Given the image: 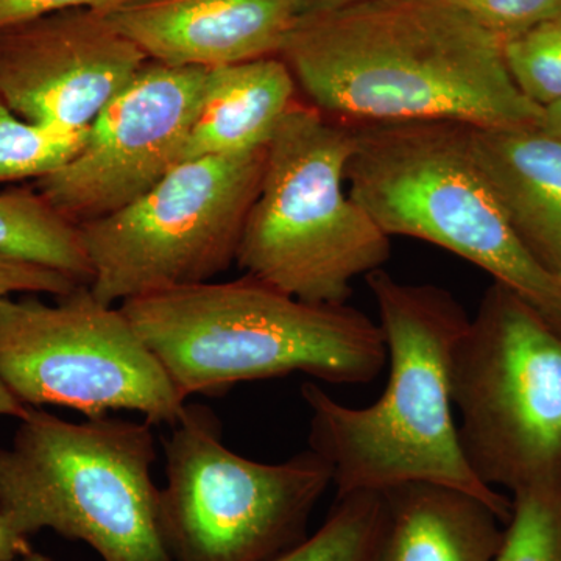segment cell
Here are the masks:
<instances>
[{"mask_svg": "<svg viewBox=\"0 0 561 561\" xmlns=\"http://www.w3.org/2000/svg\"><path fill=\"white\" fill-rule=\"evenodd\" d=\"M278 57L306 103L351 125L542 121L512 80L502 39L449 0H362L305 13Z\"/></svg>", "mask_w": 561, "mask_h": 561, "instance_id": "1", "label": "cell"}, {"mask_svg": "<svg viewBox=\"0 0 561 561\" xmlns=\"http://www.w3.org/2000/svg\"><path fill=\"white\" fill-rule=\"evenodd\" d=\"M365 279L378 308L389 381L367 408H351L317 383H302L309 449L331 468L337 497L437 483L474 494L507 523L511 496L471 470L454 415V350L470 316L443 287L401 283L383 268Z\"/></svg>", "mask_w": 561, "mask_h": 561, "instance_id": "2", "label": "cell"}, {"mask_svg": "<svg viewBox=\"0 0 561 561\" xmlns=\"http://www.w3.org/2000/svg\"><path fill=\"white\" fill-rule=\"evenodd\" d=\"M121 309L184 401L294 373L368 383L387 364L367 313L301 301L249 275L154 291Z\"/></svg>", "mask_w": 561, "mask_h": 561, "instance_id": "3", "label": "cell"}, {"mask_svg": "<svg viewBox=\"0 0 561 561\" xmlns=\"http://www.w3.org/2000/svg\"><path fill=\"white\" fill-rule=\"evenodd\" d=\"M350 195L389 238L419 239L489 273L561 328V278L531 256L476 160L471 125H354Z\"/></svg>", "mask_w": 561, "mask_h": 561, "instance_id": "4", "label": "cell"}, {"mask_svg": "<svg viewBox=\"0 0 561 561\" xmlns=\"http://www.w3.org/2000/svg\"><path fill=\"white\" fill-rule=\"evenodd\" d=\"M18 421L0 445V511L21 534L57 531L102 561H171L151 424L110 415L73 423L41 408Z\"/></svg>", "mask_w": 561, "mask_h": 561, "instance_id": "5", "label": "cell"}, {"mask_svg": "<svg viewBox=\"0 0 561 561\" xmlns=\"http://www.w3.org/2000/svg\"><path fill=\"white\" fill-rule=\"evenodd\" d=\"M356 128L298 101L267 146L236 265L301 301L346 305L390 260L389 236L345 191Z\"/></svg>", "mask_w": 561, "mask_h": 561, "instance_id": "6", "label": "cell"}, {"mask_svg": "<svg viewBox=\"0 0 561 561\" xmlns=\"http://www.w3.org/2000/svg\"><path fill=\"white\" fill-rule=\"evenodd\" d=\"M461 449L485 485L561 483V328L493 283L453 357Z\"/></svg>", "mask_w": 561, "mask_h": 561, "instance_id": "7", "label": "cell"}, {"mask_svg": "<svg viewBox=\"0 0 561 561\" xmlns=\"http://www.w3.org/2000/svg\"><path fill=\"white\" fill-rule=\"evenodd\" d=\"M162 540L171 561H272L306 535L332 485L308 451L262 463L231 451L213 411L186 404L164 438Z\"/></svg>", "mask_w": 561, "mask_h": 561, "instance_id": "8", "label": "cell"}, {"mask_svg": "<svg viewBox=\"0 0 561 561\" xmlns=\"http://www.w3.org/2000/svg\"><path fill=\"white\" fill-rule=\"evenodd\" d=\"M265 149L181 161L149 192L80 225L90 289L105 305L209 283L238 260Z\"/></svg>", "mask_w": 561, "mask_h": 561, "instance_id": "9", "label": "cell"}, {"mask_svg": "<svg viewBox=\"0 0 561 561\" xmlns=\"http://www.w3.org/2000/svg\"><path fill=\"white\" fill-rule=\"evenodd\" d=\"M0 382L27 408L131 411L151 426H173L187 404L121 306L87 284L55 302L0 300Z\"/></svg>", "mask_w": 561, "mask_h": 561, "instance_id": "10", "label": "cell"}, {"mask_svg": "<svg viewBox=\"0 0 561 561\" xmlns=\"http://www.w3.org/2000/svg\"><path fill=\"white\" fill-rule=\"evenodd\" d=\"M206 76L147 61L92 122L79 153L33 186L77 227L138 201L181 162Z\"/></svg>", "mask_w": 561, "mask_h": 561, "instance_id": "11", "label": "cell"}, {"mask_svg": "<svg viewBox=\"0 0 561 561\" xmlns=\"http://www.w3.org/2000/svg\"><path fill=\"white\" fill-rule=\"evenodd\" d=\"M147 61L108 14L58 11L0 31V101L31 124L87 131Z\"/></svg>", "mask_w": 561, "mask_h": 561, "instance_id": "12", "label": "cell"}, {"mask_svg": "<svg viewBox=\"0 0 561 561\" xmlns=\"http://www.w3.org/2000/svg\"><path fill=\"white\" fill-rule=\"evenodd\" d=\"M305 13L302 0H139L108 18L151 61L216 69L278 57Z\"/></svg>", "mask_w": 561, "mask_h": 561, "instance_id": "13", "label": "cell"}, {"mask_svg": "<svg viewBox=\"0 0 561 561\" xmlns=\"http://www.w3.org/2000/svg\"><path fill=\"white\" fill-rule=\"evenodd\" d=\"M471 142L513 230L561 278V135L541 124L471 127Z\"/></svg>", "mask_w": 561, "mask_h": 561, "instance_id": "14", "label": "cell"}, {"mask_svg": "<svg viewBox=\"0 0 561 561\" xmlns=\"http://www.w3.org/2000/svg\"><path fill=\"white\" fill-rule=\"evenodd\" d=\"M383 519L373 561H494L504 523L474 494L437 483L382 491Z\"/></svg>", "mask_w": 561, "mask_h": 561, "instance_id": "15", "label": "cell"}, {"mask_svg": "<svg viewBox=\"0 0 561 561\" xmlns=\"http://www.w3.org/2000/svg\"><path fill=\"white\" fill-rule=\"evenodd\" d=\"M297 95L279 57L208 69L181 161L265 149Z\"/></svg>", "mask_w": 561, "mask_h": 561, "instance_id": "16", "label": "cell"}, {"mask_svg": "<svg viewBox=\"0 0 561 561\" xmlns=\"http://www.w3.org/2000/svg\"><path fill=\"white\" fill-rule=\"evenodd\" d=\"M0 253L46 265L90 286L91 265L79 227L32 183L0 192Z\"/></svg>", "mask_w": 561, "mask_h": 561, "instance_id": "17", "label": "cell"}, {"mask_svg": "<svg viewBox=\"0 0 561 561\" xmlns=\"http://www.w3.org/2000/svg\"><path fill=\"white\" fill-rule=\"evenodd\" d=\"M319 529L272 561H373L383 519L382 493L335 497Z\"/></svg>", "mask_w": 561, "mask_h": 561, "instance_id": "18", "label": "cell"}, {"mask_svg": "<svg viewBox=\"0 0 561 561\" xmlns=\"http://www.w3.org/2000/svg\"><path fill=\"white\" fill-rule=\"evenodd\" d=\"M87 131L68 133L21 119L0 101V184L36 181L57 171L83 146Z\"/></svg>", "mask_w": 561, "mask_h": 561, "instance_id": "19", "label": "cell"}, {"mask_svg": "<svg viewBox=\"0 0 561 561\" xmlns=\"http://www.w3.org/2000/svg\"><path fill=\"white\" fill-rule=\"evenodd\" d=\"M511 500L494 561H561V483L516 491Z\"/></svg>", "mask_w": 561, "mask_h": 561, "instance_id": "20", "label": "cell"}, {"mask_svg": "<svg viewBox=\"0 0 561 561\" xmlns=\"http://www.w3.org/2000/svg\"><path fill=\"white\" fill-rule=\"evenodd\" d=\"M505 65L516 88L546 108L561 101V11L502 41Z\"/></svg>", "mask_w": 561, "mask_h": 561, "instance_id": "21", "label": "cell"}, {"mask_svg": "<svg viewBox=\"0 0 561 561\" xmlns=\"http://www.w3.org/2000/svg\"><path fill=\"white\" fill-rule=\"evenodd\" d=\"M505 41L561 11V0H449Z\"/></svg>", "mask_w": 561, "mask_h": 561, "instance_id": "22", "label": "cell"}, {"mask_svg": "<svg viewBox=\"0 0 561 561\" xmlns=\"http://www.w3.org/2000/svg\"><path fill=\"white\" fill-rule=\"evenodd\" d=\"M79 286L83 283L66 273L0 253V300L16 295L65 297Z\"/></svg>", "mask_w": 561, "mask_h": 561, "instance_id": "23", "label": "cell"}, {"mask_svg": "<svg viewBox=\"0 0 561 561\" xmlns=\"http://www.w3.org/2000/svg\"><path fill=\"white\" fill-rule=\"evenodd\" d=\"M139 0H0V31L58 11L87 9L110 14Z\"/></svg>", "mask_w": 561, "mask_h": 561, "instance_id": "24", "label": "cell"}, {"mask_svg": "<svg viewBox=\"0 0 561 561\" xmlns=\"http://www.w3.org/2000/svg\"><path fill=\"white\" fill-rule=\"evenodd\" d=\"M32 551L27 535L21 534L9 516L0 511V561H16Z\"/></svg>", "mask_w": 561, "mask_h": 561, "instance_id": "25", "label": "cell"}, {"mask_svg": "<svg viewBox=\"0 0 561 561\" xmlns=\"http://www.w3.org/2000/svg\"><path fill=\"white\" fill-rule=\"evenodd\" d=\"M27 405L22 404L18 398L10 393L9 389L0 382V416H11L20 420L27 413Z\"/></svg>", "mask_w": 561, "mask_h": 561, "instance_id": "26", "label": "cell"}, {"mask_svg": "<svg viewBox=\"0 0 561 561\" xmlns=\"http://www.w3.org/2000/svg\"><path fill=\"white\" fill-rule=\"evenodd\" d=\"M362 0H302L306 7V13H317V11H331L343 9V7L353 5Z\"/></svg>", "mask_w": 561, "mask_h": 561, "instance_id": "27", "label": "cell"}, {"mask_svg": "<svg viewBox=\"0 0 561 561\" xmlns=\"http://www.w3.org/2000/svg\"><path fill=\"white\" fill-rule=\"evenodd\" d=\"M541 125L549 131L561 135V101L552 103V105L542 108Z\"/></svg>", "mask_w": 561, "mask_h": 561, "instance_id": "28", "label": "cell"}, {"mask_svg": "<svg viewBox=\"0 0 561 561\" xmlns=\"http://www.w3.org/2000/svg\"><path fill=\"white\" fill-rule=\"evenodd\" d=\"M16 561H50V559L44 557L43 553L32 551L28 556L22 557V559Z\"/></svg>", "mask_w": 561, "mask_h": 561, "instance_id": "29", "label": "cell"}]
</instances>
